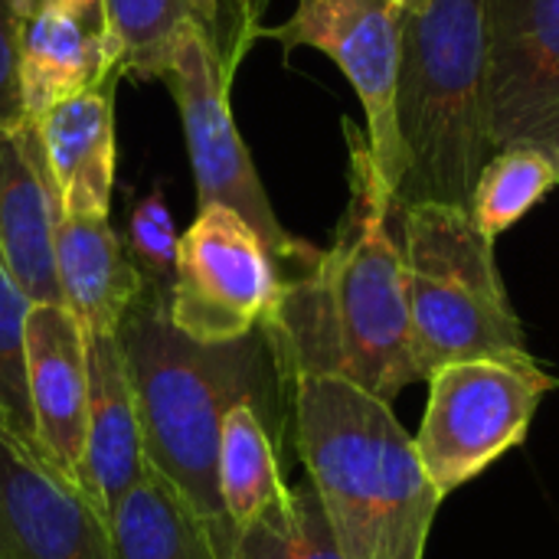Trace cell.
<instances>
[{"label":"cell","mask_w":559,"mask_h":559,"mask_svg":"<svg viewBox=\"0 0 559 559\" xmlns=\"http://www.w3.org/2000/svg\"><path fill=\"white\" fill-rule=\"evenodd\" d=\"M537 147H544V151L554 157V164H557V170H559V131L557 134H550V138H547L544 144H537Z\"/></svg>","instance_id":"obj_28"},{"label":"cell","mask_w":559,"mask_h":559,"mask_svg":"<svg viewBox=\"0 0 559 559\" xmlns=\"http://www.w3.org/2000/svg\"><path fill=\"white\" fill-rule=\"evenodd\" d=\"M43 7H52V10H62L75 20H82L85 26L105 33V10H102V0H36Z\"/></svg>","instance_id":"obj_26"},{"label":"cell","mask_w":559,"mask_h":559,"mask_svg":"<svg viewBox=\"0 0 559 559\" xmlns=\"http://www.w3.org/2000/svg\"><path fill=\"white\" fill-rule=\"evenodd\" d=\"M108 75L121 72L108 52L105 33L62 10L36 0L29 3L20 33V92L26 121L95 88Z\"/></svg>","instance_id":"obj_17"},{"label":"cell","mask_w":559,"mask_h":559,"mask_svg":"<svg viewBox=\"0 0 559 559\" xmlns=\"http://www.w3.org/2000/svg\"><path fill=\"white\" fill-rule=\"evenodd\" d=\"M396 3H400V7H403L406 13H419V10H426V7H429L432 0H396Z\"/></svg>","instance_id":"obj_29"},{"label":"cell","mask_w":559,"mask_h":559,"mask_svg":"<svg viewBox=\"0 0 559 559\" xmlns=\"http://www.w3.org/2000/svg\"><path fill=\"white\" fill-rule=\"evenodd\" d=\"M491 147L559 131V0H485Z\"/></svg>","instance_id":"obj_10"},{"label":"cell","mask_w":559,"mask_h":559,"mask_svg":"<svg viewBox=\"0 0 559 559\" xmlns=\"http://www.w3.org/2000/svg\"><path fill=\"white\" fill-rule=\"evenodd\" d=\"M285 275L259 233L226 206H200L177 239L170 324L197 344H233L269 324Z\"/></svg>","instance_id":"obj_8"},{"label":"cell","mask_w":559,"mask_h":559,"mask_svg":"<svg viewBox=\"0 0 559 559\" xmlns=\"http://www.w3.org/2000/svg\"><path fill=\"white\" fill-rule=\"evenodd\" d=\"M559 170L554 157L537 144H511L488 157L481 167L468 213L475 226L495 242L514 223H521L554 187Z\"/></svg>","instance_id":"obj_20"},{"label":"cell","mask_w":559,"mask_h":559,"mask_svg":"<svg viewBox=\"0 0 559 559\" xmlns=\"http://www.w3.org/2000/svg\"><path fill=\"white\" fill-rule=\"evenodd\" d=\"M33 0H0V131L26 124L20 92V33Z\"/></svg>","instance_id":"obj_25"},{"label":"cell","mask_w":559,"mask_h":559,"mask_svg":"<svg viewBox=\"0 0 559 559\" xmlns=\"http://www.w3.org/2000/svg\"><path fill=\"white\" fill-rule=\"evenodd\" d=\"M233 559H344L311 485L288 488L233 534Z\"/></svg>","instance_id":"obj_21"},{"label":"cell","mask_w":559,"mask_h":559,"mask_svg":"<svg viewBox=\"0 0 559 559\" xmlns=\"http://www.w3.org/2000/svg\"><path fill=\"white\" fill-rule=\"evenodd\" d=\"M426 383L429 400L413 439L442 501L518 449L540 400L557 390V377L537 360H459L429 373Z\"/></svg>","instance_id":"obj_7"},{"label":"cell","mask_w":559,"mask_h":559,"mask_svg":"<svg viewBox=\"0 0 559 559\" xmlns=\"http://www.w3.org/2000/svg\"><path fill=\"white\" fill-rule=\"evenodd\" d=\"M62 305L88 337L118 334L144 292L124 242L108 216H59L52 233Z\"/></svg>","instance_id":"obj_16"},{"label":"cell","mask_w":559,"mask_h":559,"mask_svg":"<svg viewBox=\"0 0 559 559\" xmlns=\"http://www.w3.org/2000/svg\"><path fill=\"white\" fill-rule=\"evenodd\" d=\"M177 229L174 216L167 210V200L160 187L147 190L131 203L128 213V255L144 278V285L170 288L174 278V259H177Z\"/></svg>","instance_id":"obj_24"},{"label":"cell","mask_w":559,"mask_h":559,"mask_svg":"<svg viewBox=\"0 0 559 559\" xmlns=\"http://www.w3.org/2000/svg\"><path fill=\"white\" fill-rule=\"evenodd\" d=\"M216 3H219V0H187V7H190L193 20H197L203 29L213 23V16H216Z\"/></svg>","instance_id":"obj_27"},{"label":"cell","mask_w":559,"mask_h":559,"mask_svg":"<svg viewBox=\"0 0 559 559\" xmlns=\"http://www.w3.org/2000/svg\"><path fill=\"white\" fill-rule=\"evenodd\" d=\"M0 559H118L111 527L36 449L0 432Z\"/></svg>","instance_id":"obj_11"},{"label":"cell","mask_w":559,"mask_h":559,"mask_svg":"<svg viewBox=\"0 0 559 559\" xmlns=\"http://www.w3.org/2000/svg\"><path fill=\"white\" fill-rule=\"evenodd\" d=\"M413 357L419 380L459 360H537L495 262V242L465 206L400 203Z\"/></svg>","instance_id":"obj_5"},{"label":"cell","mask_w":559,"mask_h":559,"mask_svg":"<svg viewBox=\"0 0 559 559\" xmlns=\"http://www.w3.org/2000/svg\"><path fill=\"white\" fill-rule=\"evenodd\" d=\"M111 544L118 559H219L210 527L147 459L141 481L115 504Z\"/></svg>","instance_id":"obj_18"},{"label":"cell","mask_w":559,"mask_h":559,"mask_svg":"<svg viewBox=\"0 0 559 559\" xmlns=\"http://www.w3.org/2000/svg\"><path fill=\"white\" fill-rule=\"evenodd\" d=\"M23 344L36 449L79 488L88 423V337L66 305L33 301Z\"/></svg>","instance_id":"obj_12"},{"label":"cell","mask_w":559,"mask_h":559,"mask_svg":"<svg viewBox=\"0 0 559 559\" xmlns=\"http://www.w3.org/2000/svg\"><path fill=\"white\" fill-rule=\"evenodd\" d=\"M350 203L337 239L305 272L285 278L282 301L262 328L278 373L341 377L386 403L419 383L406 262L393 233L396 206L367 134L344 121Z\"/></svg>","instance_id":"obj_1"},{"label":"cell","mask_w":559,"mask_h":559,"mask_svg":"<svg viewBox=\"0 0 559 559\" xmlns=\"http://www.w3.org/2000/svg\"><path fill=\"white\" fill-rule=\"evenodd\" d=\"M403 23L406 10L396 0H298L295 13L285 23L262 26L259 33V39H275L285 52L308 46L337 62L364 105V134L383 174V183L393 193V206L406 174L396 131Z\"/></svg>","instance_id":"obj_9"},{"label":"cell","mask_w":559,"mask_h":559,"mask_svg":"<svg viewBox=\"0 0 559 559\" xmlns=\"http://www.w3.org/2000/svg\"><path fill=\"white\" fill-rule=\"evenodd\" d=\"M121 75L33 118L59 216H108L115 187V88Z\"/></svg>","instance_id":"obj_15"},{"label":"cell","mask_w":559,"mask_h":559,"mask_svg":"<svg viewBox=\"0 0 559 559\" xmlns=\"http://www.w3.org/2000/svg\"><path fill=\"white\" fill-rule=\"evenodd\" d=\"M292 416L344 559H423L442 498L393 406L341 377H295Z\"/></svg>","instance_id":"obj_3"},{"label":"cell","mask_w":559,"mask_h":559,"mask_svg":"<svg viewBox=\"0 0 559 559\" xmlns=\"http://www.w3.org/2000/svg\"><path fill=\"white\" fill-rule=\"evenodd\" d=\"M239 56L216 49L206 29L197 20H187L170 52L157 72V79L170 88L200 206H226L239 213L265 242L278 269H292L295 275L314 265L321 255L308 242L295 239L275 216L269 193L259 180L252 154L236 128L229 92L239 69Z\"/></svg>","instance_id":"obj_6"},{"label":"cell","mask_w":559,"mask_h":559,"mask_svg":"<svg viewBox=\"0 0 559 559\" xmlns=\"http://www.w3.org/2000/svg\"><path fill=\"white\" fill-rule=\"evenodd\" d=\"M285 491L288 485L282 478L278 452L262 409L252 400L236 403L226 413L219 436V501L233 534Z\"/></svg>","instance_id":"obj_19"},{"label":"cell","mask_w":559,"mask_h":559,"mask_svg":"<svg viewBox=\"0 0 559 559\" xmlns=\"http://www.w3.org/2000/svg\"><path fill=\"white\" fill-rule=\"evenodd\" d=\"M88 337V334H85ZM144 439L118 334L88 337V423L79 491L111 527L115 504L141 481Z\"/></svg>","instance_id":"obj_13"},{"label":"cell","mask_w":559,"mask_h":559,"mask_svg":"<svg viewBox=\"0 0 559 559\" xmlns=\"http://www.w3.org/2000/svg\"><path fill=\"white\" fill-rule=\"evenodd\" d=\"M105 43L121 75L157 79L170 43L193 20L187 0H102Z\"/></svg>","instance_id":"obj_22"},{"label":"cell","mask_w":559,"mask_h":559,"mask_svg":"<svg viewBox=\"0 0 559 559\" xmlns=\"http://www.w3.org/2000/svg\"><path fill=\"white\" fill-rule=\"evenodd\" d=\"M406 174L400 203H472L491 147L485 0H432L406 13L396 79Z\"/></svg>","instance_id":"obj_4"},{"label":"cell","mask_w":559,"mask_h":559,"mask_svg":"<svg viewBox=\"0 0 559 559\" xmlns=\"http://www.w3.org/2000/svg\"><path fill=\"white\" fill-rule=\"evenodd\" d=\"M26 292L0 262V432L16 439L26 449H36L33 409L26 390ZM39 452V449H36Z\"/></svg>","instance_id":"obj_23"},{"label":"cell","mask_w":559,"mask_h":559,"mask_svg":"<svg viewBox=\"0 0 559 559\" xmlns=\"http://www.w3.org/2000/svg\"><path fill=\"white\" fill-rule=\"evenodd\" d=\"M124 347L144 459L210 527L219 559H233V527L219 501V436L236 403L269 393L275 364L265 331L233 344H197L167 318V288L144 285L124 318Z\"/></svg>","instance_id":"obj_2"},{"label":"cell","mask_w":559,"mask_h":559,"mask_svg":"<svg viewBox=\"0 0 559 559\" xmlns=\"http://www.w3.org/2000/svg\"><path fill=\"white\" fill-rule=\"evenodd\" d=\"M56 193L33 121L0 131V262L29 301L62 305L52 233Z\"/></svg>","instance_id":"obj_14"}]
</instances>
